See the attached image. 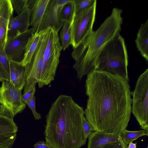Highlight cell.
<instances>
[{
  "mask_svg": "<svg viewBox=\"0 0 148 148\" xmlns=\"http://www.w3.org/2000/svg\"><path fill=\"white\" fill-rule=\"evenodd\" d=\"M2 82L0 86V115L13 119L16 114L26 107L21 99L22 90L16 88L9 81Z\"/></svg>",
  "mask_w": 148,
  "mask_h": 148,
  "instance_id": "52a82bcc",
  "label": "cell"
},
{
  "mask_svg": "<svg viewBox=\"0 0 148 148\" xmlns=\"http://www.w3.org/2000/svg\"><path fill=\"white\" fill-rule=\"evenodd\" d=\"M82 126L83 130V138L85 144H86L87 139L90 134L95 131L92 125L88 122L84 116L83 119Z\"/></svg>",
  "mask_w": 148,
  "mask_h": 148,
  "instance_id": "d4e9b609",
  "label": "cell"
},
{
  "mask_svg": "<svg viewBox=\"0 0 148 148\" xmlns=\"http://www.w3.org/2000/svg\"><path fill=\"white\" fill-rule=\"evenodd\" d=\"M25 66L21 62L9 60L10 82L16 89L22 90L24 88Z\"/></svg>",
  "mask_w": 148,
  "mask_h": 148,
  "instance_id": "2e32d148",
  "label": "cell"
},
{
  "mask_svg": "<svg viewBox=\"0 0 148 148\" xmlns=\"http://www.w3.org/2000/svg\"><path fill=\"white\" fill-rule=\"evenodd\" d=\"M34 148H53L49 144L46 142L39 141L37 142L34 145Z\"/></svg>",
  "mask_w": 148,
  "mask_h": 148,
  "instance_id": "f1b7e54d",
  "label": "cell"
},
{
  "mask_svg": "<svg viewBox=\"0 0 148 148\" xmlns=\"http://www.w3.org/2000/svg\"><path fill=\"white\" fill-rule=\"evenodd\" d=\"M128 62L125 40L119 35L110 41L103 49L94 70L120 75L129 82Z\"/></svg>",
  "mask_w": 148,
  "mask_h": 148,
  "instance_id": "277c9868",
  "label": "cell"
},
{
  "mask_svg": "<svg viewBox=\"0 0 148 148\" xmlns=\"http://www.w3.org/2000/svg\"><path fill=\"white\" fill-rule=\"evenodd\" d=\"M88 138L87 148H102L111 143H123L119 135L103 132L95 131Z\"/></svg>",
  "mask_w": 148,
  "mask_h": 148,
  "instance_id": "5bb4252c",
  "label": "cell"
},
{
  "mask_svg": "<svg viewBox=\"0 0 148 148\" xmlns=\"http://www.w3.org/2000/svg\"><path fill=\"white\" fill-rule=\"evenodd\" d=\"M49 0H28L30 12L29 26L34 34L38 29Z\"/></svg>",
  "mask_w": 148,
  "mask_h": 148,
  "instance_id": "9a60e30c",
  "label": "cell"
},
{
  "mask_svg": "<svg viewBox=\"0 0 148 148\" xmlns=\"http://www.w3.org/2000/svg\"><path fill=\"white\" fill-rule=\"evenodd\" d=\"M14 9L11 0H1L0 4V46L4 48L7 40L9 23Z\"/></svg>",
  "mask_w": 148,
  "mask_h": 148,
  "instance_id": "4fadbf2b",
  "label": "cell"
},
{
  "mask_svg": "<svg viewBox=\"0 0 148 148\" xmlns=\"http://www.w3.org/2000/svg\"><path fill=\"white\" fill-rule=\"evenodd\" d=\"M14 10L18 15L21 13L28 6V0H11Z\"/></svg>",
  "mask_w": 148,
  "mask_h": 148,
  "instance_id": "cb8c5ba5",
  "label": "cell"
},
{
  "mask_svg": "<svg viewBox=\"0 0 148 148\" xmlns=\"http://www.w3.org/2000/svg\"><path fill=\"white\" fill-rule=\"evenodd\" d=\"M74 14L73 0H69L64 4L61 9L60 13L61 20L62 22L66 21L71 23Z\"/></svg>",
  "mask_w": 148,
  "mask_h": 148,
  "instance_id": "44dd1931",
  "label": "cell"
},
{
  "mask_svg": "<svg viewBox=\"0 0 148 148\" xmlns=\"http://www.w3.org/2000/svg\"><path fill=\"white\" fill-rule=\"evenodd\" d=\"M47 36V29L42 31L40 40L30 62L25 66L24 94L35 87L40 81L43 66V56Z\"/></svg>",
  "mask_w": 148,
  "mask_h": 148,
  "instance_id": "ba28073f",
  "label": "cell"
},
{
  "mask_svg": "<svg viewBox=\"0 0 148 148\" xmlns=\"http://www.w3.org/2000/svg\"><path fill=\"white\" fill-rule=\"evenodd\" d=\"M1 0H0V4Z\"/></svg>",
  "mask_w": 148,
  "mask_h": 148,
  "instance_id": "1f68e13d",
  "label": "cell"
},
{
  "mask_svg": "<svg viewBox=\"0 0 148 148\" xmlns=\"http://www.w3.org/2000/svg\"><path fill=\"white\" fill-rule=\"evenodd\" d=\"M136 143H133L132 142L131 143L129 144L128 148H136Z\"/></svg>",
  "mask_w": 148,
  "mask_h": 148,
  "instance_id": "4dcf8cb0",
  "label": "cell"
},
{
  "mask_svg": "<svg viewBox=\"0 0 148 148\" xmlns=\"http://www.w3.org/2000/svg\"><path fill=\"white\" fill-rule=\"evenodd\" d=\"M83 108L72 97L62 95L52 103L46 116V142L53 148H80L83 138Z\"/></svg>",
  "mask_w": 148,
  "mask_h": 148,
  "instance_id": "7a4b0ae2",
  "label": "cell"
},
{
  "mask_svg": "<svg viewBox=\"0 0 148 148\" xmlns=\"http://www.w3.org/2000/svg\"><path fill=\"white\" fill-rule=\"evenodd\" d=\"M131 111L141 127L148 125V69L139 77L131 92Z\"/></svg>",
  "mask_w": 148,
  "mask_h": 148,
  "instance_id": "8992f818",
  "label": "cell"
},
{
  "mask_svg": "<svg viewBox=\"0 0 148 148\" xmlns=\"http://www.w3.org/2000/svg\"><path fill=\"white\" fill-rule=\"evenodd\" d=\"M25 104L31 109L35 119L39 120L41 118V114L37 113L36 110V98L34 96L28 100Z\"/></svg>",
  "mask_w": 148,
  "mask_h": 148,
  "instance_id": "484cf974",
  "label": "cell"
},
{
  "mask_svg": "<svg viewBox=\"0 0 148 148\" xmlns=\"http://www.w3.org/2000/svg\"><path fill=\"white\" fill-rule=\"evenodd\" d=\"M3 81H10V77L0 68V81L2 82Z\"/></svg>",
  "mask_w": 148,
  "mask_h": 148,
  "instance_id": "f546056e",
  "label": "cell"
},
{
  "mask_svg": "<svg viewBox=\"0 0 148 148\" xmlns=\"http://www.w3.org/2000/svg\"><path fill=\"white\" fill-rule=\"evenodd\" d=\"M96 4L85 11L74 14L71 25V44L73 48L76 47L93 31Z\"/></svg>",
  "mask_w": 148,
  "mask_h": 148,
  "instance_id": "9c48e42d",
  "label": "cell"
},
{
  "mask_svg": "<svg viewBox=\"0 0 148 148\" xmlns=\"http://www.w3.org/2000/svg\"><path fill=\"white\" fill-rule=\"evenodd\" d=\"M71 23L65 22L60 32V38L63 50L67 49L71 44Z\"/></svg>",
  "mask_w": 148,
  "mask_h": 148,
  "instance_id": "ffe728a7",
  "label": "cell"
},
{
  "mask_svg": "<svg viewBox=\"0 0 148 148\" xmlns=\"http://www.w3.org/2000/svg\"><path fill=\"white\" fill-rule=\"evenodd\" d=\"M33 34L31 28L7 40L4 49L9 60L18 62L22 61L27 44Z\"/></svg>",
  "mask_w": 148,
  "mask_h": 148,
  "instance_id": "8fae6325",
  "label": "cell"
},
{
  "mask_svg": "<svg viewBox=\"0 0 148 148\" xmlns=\"http://www.w3.org/2000/svg\"><path fill=\"white\" fill-rule=\"evenodd\" d=\"M123 143L126 146L134 140L144 136H148V133L144 130L137 131H130L125 130L119 135Z\"/></svg>",
  "mask_w": 148,
  "mask_h": 148,
  "instance_id": "d6986e66",
  "label": "cell"
},
{
  "mask_svg": "<svg viewBox=\"0 0 148 148\" xmlns=\"http://www.w3.org/2000/svg\"><path fill=\"white\" fill-rule=\"evenodd\" d=\"M122 10L114 8L96 31H93L76 47L71 55L75 61L73 65L77 78L81 80L94 70L101 51L111 40L120 35L123 22Z\"/></svg>",
  "mask_w": 148,
  "mask_h": 148,
  "instance_id": "3957f363",
  "label": "cell"
},
{
  "mask_svg": "<svg viewBox=\"0 0 148 148\" xmlns=\"http://www.w3.org/2000/svg\"><path fill=\"white\" fill-rule=\"evenodd\" d=\"M29 18L30 12L28 6L21 13L10 18L8 26L7 40L28 29Z\"/></svg>",
  "mask_w": 148,
  "mask_h": 148,
  "instance_id": "7c38bea8",
  "label": "cell"
},
{
  "mask_svg": "<svg viewBox=\"0 0 148 148\" xmlns=\"http://www.w3.org/2000/svg\"><path fill=\"white\" fill-rule=\"evenodd\" d=\"M0 68L9 77V60L5 53L4 48L0 46Z\"/></svg>",
  "mask_w": 148,
  "mask_h": 148,
  "instance_id": "603a6c76",
  "label": "cell"
},
{
  "mask_svg": "<svg viewBox=\"0 0 148 148\" xmlns=\"http://www.w3.org/2000/svg\"><path fill=\"white\" fill-rule=\"evenodd\" d=\"M102 148H128L123 143H113L108 144Z\"/></svg>",
  "mask_w": 148,
  "mask_h": 148,
  "instance_id": "83f0119b",
  "label": "cell"
},
{
  "mask_svg": "<svg viewBox=\"0 0 148 148\" xmlns=\"http://www.w3.org/2000/svg\"><path fill=\"white\" fill-rule=\"evenodd\" d=\"M87 75L86 119L95 131L119 135L126 129L132 113L129 82L102 71L93 70Z\"/></svg>",
  "mask_w": 148,
  "mask_h": 148,
  "instance_id": "6da1fadb",
  "label": "cell"
},
{
  "mask_svg": "<svg viewBox=\"0 0 148 148\" xmlns=\"http://www.w3.org/2000/svg\"><path fill=\"white\" fill-rule=\"evenodd\" d=\"M42 31L34 34L29 39L27 44L24 57L21 62L25 66L30 61L40 39Z\"/></svg>",
  "mask_w": 148,
  "mask_h": 148,
  "instance_id": "ac0fdd59",
  "label": "cell"
},
{
  "mask_svg": "<svg viewBox=\"0 0 148 148\" xmlns=\"http://www.w3.org/2000/svg\"><path fill=\"white\" fill-rule=\"evenodd\" d=\"M69 0H49L36 32L44 31L51 27L58 33L64 22L61 20L60 10Z\"/></svg>",
  "mask_w": 148,
  "mask_h": 148,
  "instance_id": "30bf717a",
  "label": "cell"
},
{
  "mask_svg": "<svg viewBox=\"0 0 148 148\" xmlns=\"http://www.w3.org/2000/svg\"><path fill=\"white\" fill-rule=\"evenodd\" d=\"M74 14H77L91 7L97 3L96 0H73Z\"/></svg>",
  "mask_w": 148,
  "mask_h": 148,
  "instance_id": "7402d4cb",
  "label": "cell"
},
{
  "mask_svg": "<svg viewBox=\"0 0 148 148\" xmlns=\"http://www.w3.org/2000/svg\"><path fill=\"white\" fill-rule=\"evenodd\" d=\"M47 36L44 52L43 66L41 77L38 83L39 88L50 84L55 78L62 49L58 32L54 29H47Z\"/></svg>",
  "mask_w": 148,
  "mask_h": 148,
  "instance_id": "5b68a950",
  "label": "cell"
},
{
  "mask_svg": "<svg viewBox=\"0 0 148 148\" xmlns=\"http://www.w3.org/2000/svg\"><path fill=\"white\" fill-rule=\"evenodd\" d=\"M36 91L35 86L29 91L21 95V99L25 103L34 96Z\"/></svg>",
  "mask_w": 148,
  "mask_h": 148,
  "instance_id": "4316f807",
  "label": "cell"
},
{
  "mask_svg": "<svg viewBox=\"0 0 148 148\" xmlns=\"http://www.w3.org/2000/svg\"><path fill=\"white\" fill-rule=\"evenodd\" d=\"M136 47L141 56L148 61V19L140 26L135 40Z\"/></svg>",
  "mask_w": 148,
  "mask_h": 148,
  "instance_id": "e0dca14e",
  "label": "cell"
}]
</instances>
